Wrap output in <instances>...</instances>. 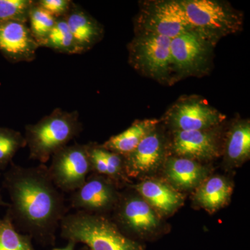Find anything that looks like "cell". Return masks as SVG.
<instances>
[{
    "label": "cell",
    "mask_w": 250,
    "mask_h": 250,
    "mask_svg": "<svg viewBox=\"0 0 250 250\" xmlns=\"http://www.w3.org/2000/svg\"><path fill=\"white\" fill-rule=\"evenodd\" d=\"M0 250H36L32 238L18 232L7 212L0 219Z\"/></svg>",
    "instance_id": "7402d4cb"
},
{
    "label": "cell",
    "mask_w": 250,
    "mask_h": 250,
    "mask_svg": "<svg viewBox=\"0 0 250 250\" xmlns=\"http://www.w3.org/2000/svg\"><path fill=\"white\" fill-rule=\"evenodd\" d=\"M212 45L193 31L171 39V67L182 75H197L208 66Z\"/></svg>",
    "instance_id": "ba28073f"
},
{
    "label": "cell",
    "mask_w": 250,
    "mask_h": 250,
    "mask_svg": "<svg viewBox=\"0 0 250 250\" xmlns=\"http://www.w3.org/2000/svg\"><path fill=\"white\" fill-rule=\"evenodd\" d=\"M229 159L235 163L242 162L250 154V125L249 121H241L230 130L227 144Z\"/></svg>",
    "instance_id": "ffe728a7"
},
{
    "label": "cell",
    "mask_w": 250,
    "mask_h": 250,
    "mask_svg": "<svg viewBox=\"0 0 250 250\" xmlns=\"http://www.w3.org/2000/svg\"><path fill=\"white\" fill-rule=\"evenodd\" d=\"M27 147L25 138L20 131L0 127V170L11 165L16 153Z\"/></svg>",
    "instance_id": "603a6c76"
},
{
    "label": "cell",
    "mask_w": 250,
    "mask_h": 250,
    "mask_svg": "<svg viewBox=\"0 0 250 250\" xmlns=\"http://www.w3.org/2000/svg\"><path fill=\"white\" fill-rule=\"evenodd\" d=\"M162 156V141L154 130L143 139L133 152L124 156L125 172L131 176L150 172L159 165Z\"/></svg>",
    "instance_id": "4fadbf2b"
},
{
    "label": "cell",
    "mask_w": 250,
    "mask_h": 250,
    "mask_svg": "<svg viewBox=\"0 0 250 250\" xmlns=\"http://www.w3.org/2000/svg\"><path fill=\"white\" fill-rule=\"evenodd\" d=\"M57 19L55 18L38 6L35 1H34L29 11L28 22L29 23V27L31 34L39 44V47L49 35Z\"/></svg>",
    "instance_id": "cb8c5ba5"
},
{
    "label": "cell",
    "mask_w": 250,
    "mask_h": 250,
    "mask_svg": "<svg viewBox=\"0 0 250 250\" xmlns=\"http://www.w3.org/2000/svg\"><path fill=\"white\" fill-rule=\"evenodd\" d=\"M117 201L118 194L113 184L98 174L88 176L83 185L72 192L70 200V207L76 211L100 215Z\"/></svg>",
    "instance_id": "30bf717a"
},
{
    "label": "cell",
    "mask_w": 250,
    "mask_h": 250,
    "mask_svg": "<svg viewBox=\"0 0 250 250\" xmlns=\"http://www.w3.org/2000/svg\"><path fill=\"white\" fill-rule=\"evenodd\" d=\"M64 18L80 54L89 50L103 38L101 24L79 5L72 3Z\"/></svg>",
    "instance_id": "5bb4252c"
},
{
    "label": "cell",
    "mask_w": 250,
    "mask_h": 250,
    "mask_svg": "<svg viewBox=\"0 0 250 250\" xmlns=\"http://www.w3.org/2000/svg\"><path fill=\"white\" fill-rule=\"evenodd\" d=\"M32 0H0V23L9 21L28 22Z\"/></svg>",
    "instance_id": "d4e9b609"
},
{
    "label": "cell",
    "mask_w": 250,
    "mask_h": 250,
    "mask_svg": "<svg viewBox=\"0 0 250 250\" xmlns=\"http://www.w3.org/2000/svg\"><path fill=\"white\" fill-rule=\"evenodd\" d=\"M81 250H88V248H83Z\"/></svg>",
    "instance_id": "f1b7e54d"
},
{
    "label": "cell",
    "mask_w": 250,
    "mask_h": 250,
    "mask_svg": "<svg viewBox=\"0 0 250 250\" xmlns=\"http://www.w3.org/2000/svg\"><path fill=\"white\" fill-rule=\"evenodd\" d=\"M206 173L205 167L187 158H172L166 165L167 177L174 185L182 189L193 188L203 180Z\"/></svg>",
    "instance_id": "ac0fdd59"
},
{
    "label": "cell",
    "mask_w": 250,
    "mask_h": 250,
    "mask_svg": "<svg viewBox=\"0 0 250 250\" xmlns=\"http://www.w3.org/2000/svg\"><path fill=\"white\" fill-rule=\"evenodd\" d=\"M39 47L27 23L19 21L0 23V52L9 62H32Z\"/></svg>",
    "instance_id": "8fae6325"
},
{
    "label": "cell",
    "mask_w": 250,
    "mask_h": 250,
    "mask_svg": "<svg viewBox=\"0 0 250 250\" xmlns=\"http://www.w3.org/2000/svg\"><path fill=\"white\" fill-rule=\"evenodd\" d=\"M68 243L66 245V246L62 248H55L52 250H75V247H76L77 243L72 241H67Z\"/></svg>",
    "instance_id": "4316f807"
},
{
    "label": "cell",
    "mask_w": 250,
    "mask_h": 250,
    "mask_svg": "<svg viewBox=\"0 0 250 250\" xmlns=\"http://www.w3.org/2000/svg\"><path fill=\"white\" fill-rule=\"evenodd\" d=\"M138 24L142 32L170 39L192 30L183 7L175 0L147 1L141 8Z\"/></svg>",
    "instance_id": "52a82bcc"
},
{
    "label": "cell",
    "mask_w": 250,
    "mask_h": 250,
    "mask_svg": "<svg viewBox=\"0 0 250 250\" xmlns=\"http://www.w3.org/2000/svg\"><path fill=\"white\" fill-rule=\"evenodd\" d=\"M9 204L6 203L3 200L2 196H1V192H0V207H9Z\"/></svg>",
    "instance_id": "83f0119b"
},
{
    "label": "cell",
    "mask_w": 250,
    "mask_h": 250,
    "mask_svg": "<svg viewBox=\"0 0 250 250\" xmlns=\"http://www.w3.org/2000/svg\"><path fill=\"white\" fill-rule=\"evenodd\" d=\"M47 166L56 187L62 192H73L91 172L88 144L75 143L56 152Z\"/></svg>",
    "instance_id": "8992f818"
},
{
    "label": "cell",
    "mask_w": 250,
    "mask_h": 250,
    "mask_svg": "<svg viewBox=\"0 0 250 250\" xmlns=\"http://www.w3.org/2000/svg\"><path fill=\"white\" fill-rule=\"evenodd\" d=\"M40 47H47L62 54H80L64 18H57L54 27Z\"/></svg>",
    "instance_id": "44dd1931"
},
{
    "label": "cell",
    "mask_w": 250,
    "mask_h": 250,
    "mask_svg": "<svg viewBox=\"0 0 250 250\" xmlns=\"http://www.w3.org/2000/svg\"><path fill=\"white\" fill-rule=\"evenodd\" d=\"M170 43L165 36L139 33L129 45L130 62L147 76L165 80L172 70Z\"/></svg>",
    "instance_id": "5b68a950"
},
{
    "label": "cell",
    "mask_w": 250,
    "mask_h": 250,
    "mask_svg": "<svg viewBox=\"0 0 250 250\" xmlns=\"http://www.w3.org/2000/svg\"><path fill=\"white\" fill-rule=\"evenodd\" d=\"M231 193L230 184L222 177H214L202 184L195 199L206 209L214 211L228 202Z\"/></svg>",
    "instance_id": "d6986e66"
},
{
    "label": "cell",
    "mask_w": 250,
    "mask_h": 250,
    "mask_svg": "<svg viewBox=\"0 0 250 250\" xmlns=\"http://www.w3.org/2000/svg\"><path fill=\"white\" fill-rule=\"evenodd\" d=\"M172 149L180 157L190 159H210L218 154L214 135L207 130L176 131Z\"/></svg>",
    "instance_id": "7c38bea8"
},
{
    "label": "cell",
    "mask_w": 250,
    "mask_h": 250,
    "mask_svg": "<svg viewBox=\"0 0 250 250\" xmlns=\"http://www.w3.org/2000/svg\"><path fill=\"white\" fill-rule=\"evenodd\" d=\"M82 129L78 111L55 108L35 124L25 126L24 136L29 159L46 164L56 152L80 136Z\"/></svg>",
    "instance_id": "3957f363"
},
{
    "label": "cell",
    "mask_w": 250,
    "mask_h": 250,
    "mask_svg": "<svg viewBox=\"0 0 250 250\" xmlns=\"http://www.w3.org/2000/svg\"><path fill=\"white\" fill-rule=\"evenodd\" d=\"M167 118L176 131H202L217 126L225 116L203 99L190 96L179 99L167 112Z\"/></svg>",
    "instance_id": "9c48e42d"
},
{
    "label": "cell",
    "mask_w": 250,
    "mask_h": 250,
    "mask_svg": "<svg viewBox=\"0 0 250 250\" xmlns=\"http://www.w3.org/2000/svg\"><path fill=\"white\" fill-rule=\"evenodd\" d=\"M118 207V220L125 228L135 232H148L157 228L159 220L147 202L129 197Z\"/></svg>",
    "instance_id": "9a60e30c"
},
{
    "label": "cell",
    "mask_w": 250,
    "mask_h": 250,
    "mask_svg": "<svg viewBox=\"0 0 250 250\" xmlns=\"http://www.w3.org/2000/svg\"><path fill=\"white\" fill-rule=\"evenodd\" d=\"M192 31L212 45L241 30L243 18L228 3L215 0L179 1Z\"/></svg>",
    "instance_id": "277c9868"
},
{
    "label": "cell",
    "mask_w": 250,
    "mask_h": 250,
    "mask_svg": "<svg viewBox=\"0 0 250 250\" xmlns=\"http://www.w3.org/2000/svg\"><path fill=\"white\" fill-rule=\"evenodd\" d=\"M35 3L57 19L65 17L73 1L70 0H39L35 1Z\"/></svg>",
    "instance_id": "484cf974"
},
{
    "label": "cell",
    "mask_w": 250,
    "mask_h": 250,
    "mask_svg": "<svg viewBox=\"0 0 250 250\" xmlns=\"http://www.w3.org/2000/svg\"><path fill=\"white\" fill-rule=\"evenodd\" d=\"M59 229L62 238L83 243L90 250H143L105 215L83 211L67 213Z\"/></svg>",
    "instance_id": "7a4b0ae2"
},
{
    "label": "cell",
    "mask_w": 250,
    "mask_h": 250,
    "mask_svg": "<svg viewBox=\"0 0 250 250\" xmlns=\"http://www.w3.org/2000/svg\"><path fill=\"white\" fill-rule=\"evenodd\" d=\"M3 184L11 200L7 213L16 229L42 246H54L68 208L47 166L23 167L12 162L4 174Z\"/></svg>",
    "instance_id": "6da1fadb"
},
{
    "label": "cell",
    "mask_w": 250,
    "mask_h": 250,
    "mask_svg": "<svg viewBox=\"0 0 250 250\" xmlns=\"http://www.w3.org/2000/svg\"><path fill=\"white\" fill-rule=\"evenodd\" d=\"M136 190L153 207L163 213L175 210L183 202V197L167 184L155 180H147L138 184Z\"/></svg>",
    "instance_id": "e0dca14e"
},
{
    "label": "cell",
    "mask_w": 250,
    "mask_h": 250,
    "mask_svg": "<svg viewBox=\"0 0 250 250\" xmlns=\"http://www.w3.org/2000/svg\"><path fill=\"white\" fill-rule=\"evenodd\" d=\"M159 121L156 119L137 121L121 134L113 136L102 147L125 156L133 152L148 134L156 129Z\"/></svg>",
    "instance_id": "2e32d148"
}]
</instances>
